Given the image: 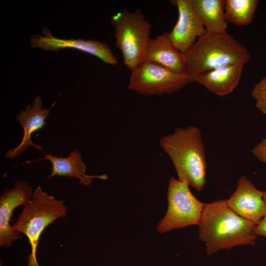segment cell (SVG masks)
<instances>
[{
	"mask_svg": "<svg viewBox=\"0 0 266 266\" xmlns=\"http://www.w3.org/2000/svg\"><path fill=\"white\" fill-rule=\"evenodd\" d=\"M47 160L52 165V171L47 179L56 175L67 176L78 179L84 186L92 184L93 179L106 180V174L88 175L86 173L87 166L82 160V155L78 149L71 151L67 157H59L51 154H45V157L38 160Z\"/></svg>",
	"mask_w": 266,
	"mask_h": 266,
	"instance_id": "9a60e30c",
	"label": "cell"
},
{
	"mask_svg": "<svg viewBox=\"0 0 266 266\" xmlns=\"http://www.w3.org/2000/svg\"><path fill=\"white\" fill-rule=\"evenodd\" d=\"M34 190L26 180H19L10 189L5 188L0 196V247H10L22 237L13 231L10 221L14 209L24 206L32 199Z\"/></svg>",
	"mask_w": 266,
	"mask_h": 266,
	"instance_id": "ba28073f",
	"label": "cell"
},
{
	"mask_svg": "<svg viewBox=\"0 0 266 266\" xmlns=\"http://www.w3.org/2000/svg\"><path fill=\"white\" fill-rule=\"evenodd\" d=\"M68 207L63 200L58 199L38 186L34 190L31 200L23 206L16 222L12 225L15 232L28 238L31 252L27 266H41L37 259L39 238L45 228L57 219L65 217Z\"/></svg>",
	"mask_w": 266,
	"mask_h": 266,
	"instance_id": "277c9868",
	"label": "cell"
},
{
	"mask_svg": "<svg viewBox=\"0 0 266 266\" xmlns=\"http://www.w3.org/2000/svg\"><path fill=\"white\" fill-rule=\"evenodd\" d=\"M160 144L173 163L178 179L200 191L206 184V160L200 130L179 127L163 136Z\"/></svg>",
	"mask_w": 266,
	"mask_h": 266,
	"instance_id": "7a4b0ae2",
	"label": "cell"
},
{
	"mask_svg": "<svg viewBox=\"0 0 266 266\" xmlns=\"http://www.w3.org/2000/svg\"><path fill=\"white\" fill-rule=\"evenodd\" d=\"M191 82L187 74L177 73L157 63L142 60L131 70L128 88L139 94H172Z\"/></svg>",
	"mask_w": 266,
	"mask_h": 266,
	"instance_id": "52a82bcc",
	"label": "cell"
},
{
	"mask_svg": "<svg viewBox=\"0 0 266 266\" xmlns=\"http://www.w3.org/2000/svg\"><path fill=\"white\" fill-rule=\"evenodd\" d=\"M51 111V108L43 107L41 97L37 96L34 99L32 105L28 104L25 110H22L16 115V120L24 130L23 136L20 143L17 147L6 152V158H16L30 146L42 150V146L34 143L31 137L33 133L46 125L45 121L48 117Z\"/></svg>",
	"mask_w": 266,
	"mask_h": 266,
	"instance_id": "7c38bea8",
	"label": "cell"
},
{
	"mask_svg": "<svg viewBox=\"0 0 266 266\" xmlns=\"http://www.w3.org/2000/svg\"><path fill=\"white\" fill-rule=\"evenodd\" d=\"M256 233L257 235L266 237V216L256 225Z\"/></svg>",
	"mask_w": 266,
	"mask_h": 266,
	"instance_id": "ffe728a7",
	"label": "cell"
},
{
	"mask_svg": "<svg viewBox=\"0 0 266 266\" xmlns=\"http://www.w3.org/2000/svg\"><path fill=\"white\" fill-rule=\"evenodd\" d=\"M142 60L157 63L177 73L187 74L184 55L171 40L169 32L154 38H150Z\"/></svg>",
	"mask_w": 266,
	"mask_h": 266,
	"instance_id": "4fadbf2b",
	"label": "cell"
},
{
	"mask_svg": "<svg viewBox=\"0 0 266 266\" xmlns=\"http://www.w3.org/2000/svg\"><path fill=\"white\" fill-rule=\"evenodd\" d=\"M251 95L256 100V107L266 115V76L255 85Z\"/></svg>",
	"mask_w": 266,
	"mask_h": 266,
	"instance_id": "ac0fdd59",
	"label": "cell"
},
{
	"mask_svg": "<svg viewBox=\"0 0 266 266\" xmlns=\"http://www.w3.org/2000/svg\"><path fill=\"white\" fill-rule=\"evenodd\" d=\"M192 7L207 33H227L225 0H191Z\"/></svg>",
	"mask_w": 266,
	"mask_h": 266,
	"instance_id": "2e32d148",
	"label": "cell"
},
{
	"mask_svg": "<svg viewBox=\"0 0 266 266\" xmlns=\"http://www.w3.org/2000/svg\"><path fill=\"white\" fill-rule=\"evenodd\" d=\"M111 20L115 28V45L121 51L124 65L131 71L143 60L152 26L138 9L133 12L122 9Z\"/></svg>",
	"mask_w": 266,
	"mask_h": 266,
	"instance_id": "5b68a950",
	"label": "cell"
},
{
	"mask_svg": "<svg viewBox=\"0 0 266 266\" xmlns=\"http://www.w3.org/2000/svg\"><path fill=\"white\" fill-rule=\"evenodd\" d=\"M264 200L266 204V191L264 192Z\"/></svg>",
	"mask_w": 266,
	"mask_h": 266,
	"instance_id": "44dd1931",
	"label": "cell"
},
{
	"mask_svg": "<svg viewBox=\"0 0 266 266\" xmlns=\"http://www.w3.org/2000/svg\"><path fill=\"white\" fill-rule=\"evenodd\" d=\"M42 33L43 35L34 34L31 38L30 44L33 47L56 52L65 48H73L95 56L105 64H118L117 58L106 43L91 39L59 38L54 36L46 27Z\"/></svg>",
	"mask_w": 266,
	"mask_h": 266,
	"instance_id": "9c48e42d",
	"label": "cell"
},
{
	"mask_svg": "<svg viewBox=\"0 0 266 266\" xmlns=\"http://www.w3.org/2000/svg\"><path fill=\"white\" fill-rule=\"evenodd\" d=\"M198 226L199 238L206 244L208 255L256 243V225L234 212L226 200L205 203Z\"/></svg>",
	"mask_w": 266,
	"mask_h": 266,
	"instance_id": "6da1fadb",
	"label": "cell"
},
{
	"mask_svg": "<svg viewBox=\"0 0 266 266\" xmlns=\"http://www.w3.org/2000/svg\"><path fill=\"white\" fill-rule=\"evenodd\" d=\"M258 3V0H226V21L238 26L249 25L253 20Z\"/></svg>",
	"mask_w": 266,
	"mask_h": 266,
	"instance_id": "e0dca14e",
	"label": "cell"
},
{
	"mask_svg": "<svg viewBox=\"0 0 266 266\" xmlns=\"http://www.w3.org/2000/svg\"><path fill=\"white\" fill-rule=\"evenodd\" d=\"M226 201L234 212L256 225L266 216L264 192L245 176L240 177L235 191Z\"/></svg>",
	"mask_w": 266,
	"mask_h": 266,
	"instance_id": "30bf717a",
	"label": "cell"
},
{
	"mask_svg": "<svg viewBox=\"0 0 266 266\" xmlns=\"http://www.w3.org/2000/svg\"><path fill=\"white\" fill-rule=\"evenodd\" d=\"M244 64H235L200 73L192 80L207 90L219 96H224L232 93L240 80Z\"/></svg>",
	"mask_w": 266,
	"mask_h": 266,
	"instance_id": "5bb4252c",
	"label": "cell"
},
{
	"mask_svg": "<svg viewBox=\"0 0 266 266\" xmlns=\"http://www.w3.org/2000/svg\"><path fill=\"white\" fill-rule=\"evenodd\" d=\"M173 2L177 7L178 17L173 29L169 32V35L176 47L184 54L206 32L196 14L191 0Z\"/></svg>",
	"mask_w": 266,
	"mask_h": 266,
	"instance_id": "8fae6325",
	"label": "cell"
},
{
	"mask_svg": "<svg viewBox=\"0 0 266 266\" xmlns=\"http://www.w3.org/2000/svg\"><path fill=\"white\" fill-rule=\"evenodd\" d=\"M184 55L191 82L200 73L230 65L245 64L250 58L245 46L227 32L206 33Z\"/></svg>",
	"mask_w": 266,
	"mask_h": 266,
	"instance_id": "3957f363",
	"label": "cell"
},
{
	"mask_svg": "<svg viewBox=\"0 0 266 266\" xmlns=\"http://www.w3.org/2000/svg\"><path fill=\"white\" fill-rule=\"evenodd\" d=\"M189 187L185 181L170 178L167 192V210L157 226L159 233L198 225L205 203L194 196Z\"/></svg>",
	"mask_w": 266,
	"mask_h": 266,
	"instance_id": "8992f818",
	"label": "cell"
},
{
	"mask_svg": "<svg viewBox=\"0 0 266 266\" xmlns=\"http://www.w3.org/2000/svg\"><path fill=\"white\" fill-rule=\"evenodd\" d=\"M252 152L258 160L266 164V138L258 143Z\"/></svg>",
	"mask_w": 266,
	"mask_h": 266,
	"instance_id": "d6986e66",
	"label": "cell"
}]
</instances>
